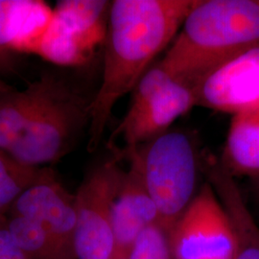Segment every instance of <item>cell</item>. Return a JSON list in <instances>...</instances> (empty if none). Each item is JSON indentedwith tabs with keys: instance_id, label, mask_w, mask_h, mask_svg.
Returning <instances> with one entry per match:
<instances>
[{
	"instance_id": "cell-1",
	"label": "cell",
	"mask_w": 259,
	"mask_h": 259,
	"mask_svg": "<svg viewBox=\"0 0 259 259\" xmlns=\"http://www.w3.org/2000/svg\"><path fill=\"white\" fill-rule=\"evenodd\" d=\"M198 0H114L109 9L102 80L90 105L89 152L100 145L115 105L168 49Z\"/></svg>"
},
{
	"instance_id": "cell-2",
	"label": "cell",
	"mask_w": 259,
	"mask_h": 259,
	"mask_svg": "<svg viewBox=\"0 0 259 259\" xmlns=\"http://www.w3.org/2000/svg\"><path fill=\"white\" fill-rule=\"evenodd\" d=\"M259 42V0H198L159 61L199 82Z\"/></svg>"
},
{
	"instance_id": "cell-3",
	"label": "cell",
	"mask_w": 259,
	"mask_h": 259,
	"mask_svg": "<svg viewBox=\"0 0 259 259\" xmlns=\"http://www.w3.org/2000/svg\"><path fill=\"white\" fill-rule=\"evenodd\" d=\"M138 167L159 213L160 225L170 232L197 194L202 153L192 135L169 130L124 153Z\"/></svg>"
},
{
	"instance_id": "cell-4",
	"label": "cell",
	"mask_w": 259,
	"mask_h": 259,
	"mask_svg": "<svg viewBox=\"0 0 259 259\" xmlns=\"http://www.w3.org/2000/svg\"><path fill=\"white\" fill-rule=\"evenodd\" d=\"M92 99H87L65 82L7 153L30 166L57 162L72 150L83 128L89 127Z\"/></svg>"
},
{
	"instance_id": "cell-5",
	"label": "cell",
	"mask_w": 259,
	"mask_h": 259,
	"mask_svg": "<svg viewBox=\"0 0 259 259\" xmlns=\"http://www.w3.org/2000/svg\"><path fill=\"white\" fill-rule=\"evenodd\" d=\"M113 153L85 175L75 194L77 259H114L112 206L124 170Z\"/></svg>"
},
{
	"instance_id": "cell-6",
	"label": "cell",
	"mask_w": 259,
	"mask_h": 259,
	"mask_svg": "<svg viewBox=\"0 0 259 259\" xmlns=\"http://www.w3.org/2000/svg\"><path fill=\"white\" fill-rule=\"evenodd\" d=\"M168 235L174 259L234 258L231 219L208 182L201 186Z\"/></svg>"
},
{
	"instance_id": "cell-7",
	"label": "cell",
	"mask_w": 259,
	"mask_h": 259,
	"mask_svg": "<svg viewBox=\"0 0 259 259\" xmlns=\"http://www.w3.org/2000/svg\"><path fill=\"white\" fill-rule=\"evenodd\" d=\"M8 215L30 219L42 228L64 259L75 254V195L70 194L46 167L42 176L20 195Z\"/></svg>"
},
{
	"instance_id": "cell-8",
	"label": "cell",
	"mask_w": 259,
	"mask_h": 259,
	"mask_svg": "<svg viewBox=\"0 0 259 259\" xmlns=\"http://www.w3.org/2000/svg\"><path fill=\"white\" fill-rule=\"evenodd\" d=\"M197 106V82L175 77L139 111L125 114L111 134L109 147L121 140L124 147L111 150L117 157L166 133L175 121Z\"/></svg>"
},
{
	"instance_id": "cell-9",
	"label": "cell",
	"mask_w": 259,
	"mask_h": 259,
	"mask_svg": "<svg viewBox=\"0 0 259 259\" xmlns=\"http://www.w3.org/2000/svg\"><path fill=\"white\" fill-rule=\"evenodd\" d=\"M259 103V42L197 83V106L234 114Z\"/></svg>"
},
{
	"instance_id": "cell-10",
	"label": "cell",
	"mask_w": 259,
	"mask_h": 259,
	"mask_svg": "<svg viewBox=\"0 0 259 259\" xmlns=\"http://www.w3.org/2000/svg\"><path fill=\"white\" fill-rule=\"evenodd\" d=\"M160 224L159 213L138 167L124 170L112 206V229L116 256L126 257L131 247L147 229Z\"/></svg>"
},
{
	"instance_id": "cell-11",
	"label": "cell",
	"mask_w": 259,
	"mask_h": 259,
	"mask_svg": "<svg viewBox=\"0 0 259 259\" xmlns=\"http://www.w3.org/2000/svg\"><path fill=\"white\" fill-rule=\"evenodd\" d=\"M202 172L215 190L232 222L235 236L233 259H259V226L248 208L235 178L224 168L219 157L204 151Z\"/></svg>"
},
{
	"instance_id": "cell-12",
	"label": "cell",
	"mask_w": 259,
	"mask_h": 259,
	"mask_svg": "<svg viewBox=\"0 0 259 259\" xmlns=\"http://www.w3.org/2000/svg\"><path fill=\"white\" fill-rule=\"evenodd\" d=\"M65 83L54 72L47 71L22 91L12 89L0 94V150H9Z\"/></svg>"
},
{
	"instance_id": "cell-13",
	"label": "cell",
	"mask_w": 259,
	"mask_h": 259,
	"mask_svg": "<svg viewBox=\"0 0 259 259\" xmlns=\"http://www.w3.org/2000/svg\"><path fill=\"white\" fill-rule=\"evenodd\" d=\"M219 159L233 178L259 179V103L232 114Z\"/></svg>"
},
{
	"instance_id": "cell-14",
	"label": "cell",
	"mask_w": 259,
	"mask_h": 259,
	"mask_svg": "<svg viewBox=\"0 0 259 259\" xmlns=\"http://www.w3.org/2000/svg\"><path fill=\"white\" fill-rule=\"evenodd\" d=\"M40 3L29 0H0V70L6 69L22 30L40 12Z\"/></svg>"
},
{
	"instance_id": "cell-15",
	"label": "cell",
	"mask_w": 259,
	"mask_h": 259,
	"mask_svg": "<svg viewBox=\"0 0 259 259\" xmlns=\"http://www.w3.org/2000/svg\"><path fill=\"white\" fill-rule=\"evenodd\" d=\"M46 167L30 166L0 150V216L7 215L28 187L42 176Z\"/></svg>"
},
{
	"instance_id": "cell-16",
	"label": "cell",
	"mask_w": 259,
	"mask_h": 259,
	"mask_svg": "<svg viewBox=\"0 0 259 259\" xmlns=\"http://www.w3.org/2000/svg\"><path fill=\"white\" fill-rule=\"evenodd\" d=\"M10 232L29 259H64L47 232L37 223L16 215L7 216Z\"/></svg>"
},
{
	"instance_id": "cell-17",
	"label": "cell",
	"mask_w": 259,
	"mask_h": 259,
	"mask_svg": "<svg viewBox=\"0 0 259 259\" xmlns=\"http://www.w3.org/2000/svg\"><path fill=\"white\" fill-rule=\"evenodd\" d=\"M111 3L106 1H65L59 4V18L70 31H83L99 19Z\"/></svg>"
},
{
	"instance_id": "cell-18",
	"label": "cell",
	"mask_w": 259,
	"mask_h": 259,
	"mask_svg": "<svg viewBox=\"0 0 259 259\" xmlns=\"http://www.w3.org/2000/svg\"><path fill=\"white\" fill-rule=\"evenodd\" d=\"M125 258L174 259L168 232L160 224L149 228L135 241Z\"/></svg>"
},
{
	"instance_id": "cell-19",
	"label": "cell",
	"mask_w": 259,
	"mask_h": 259,
	"mask_svg": "<svg viewBox=\"0 0 259 259\" xmlns=\"http://www.w3.org/2000/svg\"><path fill=\"white\" fill-rule=\"evenodd\" d=\"M0 259H29L10 232L7 215L0 216Z\"/></svg>"
},
{
	"instance_id": "cell-20",
	"label": "cell",
	"mask_w": 259,
	"mask_h": 259,
	"mask_svg": "<svg viewBox=\"0 0 259 259\" xmlns=\"http://www.w3.org/2000/svg\"><path fill=\"white\" fill-rule=\"evenodd\" d=\"M12 89H14V88H12L8 83H6L4 81H2L1 78H0V94L7 93V92L11 91Z\"/></svg>"
},
{
	"instance_id": "cell-21",
	"label": "cell",
	"mask_w": 259,
	"mask_h": 259,
	"mask_svg": "<svg viewBox=\"0 0 259 259\" xmlns=\"http://www.w3.org/2000/svg\"><path fill=\"white\" fill-rule=\"evenodd\" d=\"M254 181H255V191L257 192V194L259 196V179L254 180Z\"/></svg>"
},
{
	"instance_id": "cell-22",
	"label": "cell",
	"mask_w": 259,
	"mask_h": 259,
	"mask_svg": "<svg viewBox=\"0 0 259 259\" xmlns=\"http://www.w3.org/2000/svg\"><path fill=\"white\" fill-rule=\"evenodd\" d=\"M114 259H127V258H125V257H117V258H114Z\"/></svg>"
}]
</instances>
